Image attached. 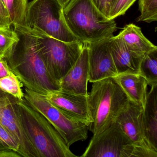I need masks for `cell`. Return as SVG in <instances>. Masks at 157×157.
Returning a JSON list of instances; mask_svg holds the SVG:
<instances>
[{"instance_id":"obj_12","label":"cell","mask_w":157,"mask_h":157,"mask_svg":"<svg viewBox=\"0 0 157 157\" xmlns=\"http://www.w3.org/2000/svg\"><path fill=\"white\" fill-rule=\"evenodd\" d=\"M44 96L65 114L89 126L90 119L88 95L74 94L59 90L49 92Z\"/></svg>"},{"instance_id":"obj_5","label":"cell","mask_w":157,"mask_h":157,"mask_svg":"<svg viewBox=\"0 0 157 157\" xmlns=\"http://www.w3.org/2000/svg\"><path fill=\"white\" fill-rule=\"evenodd\" d=\"M24 26L63 42L79 41L68 28L57 0H33L28 3Z\"/></svg>"},{"instance_id":"obj_22","label":"cell","mask_w":157,"mask_h":157,"mask_svg":"<svg viewBox=\"0 0 157 157\" xmlns=\"http://www.w3.org/2000/svg\"><path fill=\"white\" fill-rule=\"evenodd\" d=\"M140 15L137 21L150 23L157 21V0H139Z\"/></svg>"},{"instance_id":"obj_19","label":"cell","mask_w":157,"mask_h":157,"mask_svg":"<svg viewBox=\"0 0 157 157\" xmlns=\"http://www.w3.org/2000/svg\"><path fill=\"white\" fill-rule=\"evenodd\" d=\"M7 8L13 29L24 26L28 0H1Z\"/></svg>"},{"instance_id":"obj_29","label":"cell","mask_w":157,"mask_h":157,"mask_svg":"<svg viewBox=\"0 0 157 157\" xmlns=\"http://www.w3.org/2000/svg\"><path fill=\"white\" fill-rule=\"evenodd\" d=\"M57 1L64 10L70 4L72 0H57Z\"/></svg>"},{"instance_id":"obj_8","label":"cell","mask_w":157,"mask_h":157,"mask_svg":"<svg viewBox=\"0 0 157 157\" xmlns=\"http://www.w3.org/2000/svg\"><path fill=\"white\" fill-rule=\"evenodd\" d=\"M82 157H149L137 147L114 122L102 132L93 135Z\"/></svg>"},{"instance_id":"obj_7","label":"cell","mask_w":157,"mask_h":157,"mask_svg":"<svg viewBox=\"0 0 157 157\" xmlns=\"http://www.w3.org/2000/svg\"><path fill=\"white\" fill-rule=\"evenodd\" d=\"M24 99L30 106L50 122L68 147H70L75 142L84 141L88 138L89 126L65 114L44 95L25 88Z\"/></svg>"},{"instance_id":"obj_6","label":"cell","mask_w":157,"mask_h":157,"mask_svg":"<svg viewBox=\"0 0 157 157\" xmlns=\"http://www.w3.org/2000/svg\"><path fill=\"white\" fill-rule=\"evenodd\" d=\"M26 28L36 37L48 71L59 83L78 58L85 44L79 41L63 42Z\"/></svg>"},{"instance_id":"obj_11","label":"cell","mask_w":157,"mask_h":157,"mask_svg":"<svg viewBox=\"0 0 157 157\" xmlns=\"http://www.w3.org/2000/svg\"><path fill=\"white\" fill-rule=\"evenodd\" d=\"M108 38L87 44L89 49V82H92L117 75L110 52Z\"/></svg>"},{"instance_id":"obj_17","label":"cell","mask_w":157,"mask_h":157,"mask_svg":"<svg viewBox=\"0 0 157 157\" xmlns=\"http://www.w3.org/2000/svg\"><path fill=\"white\" fill-rule=\"evenodd\" d=\"M118 35L129 50L140 56L157 49V47L144 36L140 28L133 24L125 26Z\"/></svg>"},{"instance_id":"obj_4","label":"cell","mask_w":157,"mask_h":157,"mask_svg":"<svg viewBox=\"0 0 157 157\" xmlns=\"http://www.w3.org/2000/svg\"><path fill=\"white\" fill-rule=\"evenodd\" d=\"M63 16L71 33L84 44L111 38L117 30L114 20L105 17L90 0H72Z\"/></svg>"},{"instance_id":"obj_1","label":"cell","mask_w":157,"mask_h":157,"mask_svg":"<svg viewBox=\"0 0 157 157\" xmlns=\"http://www.w3.org/2000/svg\"><path fill=\"white\" fill-rule=\"evenodd\" d=\"M14 30L19 41L4 58L12 72L25 88L42 95L60 90L59 83L48 70L36 37L25 26Z\"/></svg>"},{"instance_id":"obj_9","label":"cell","mask_w":157,"mask_h":157,"mask_svg":"<svg viewBox=\"0 0 157 157\" xmlns=\"http://www.w3.org/2000/svg\"><path fill=\"white\" fill-rule=\"evenodd\" d=\"M16 100L15 97L0 90V124L19 144L22 157H39L22 125Z\"/></svg>"},{"instance_id":"obj_2","label":"cell","mask_w":157,"mask_h":157,"mask_svg":"<svg viewBox=\"0 0 157 157\" xmlns=\"http://www.w3.org/2000/svg\"><path fill=\"white\" fill-rule=\"evenodd\" d=\"M130 101L114 78L93 82L88 94L90 119L89 130L93 135L105 130L115 122Z\"/></svg>"},{"instance_id":"obj_21","label":"cell","mask_w":157,"mask_h":157,"mask_svg":"<svg viewBox=\"0 0 157 157\" xmlns=\"http://www.w3.org/2000/svg\"><path fill=\"white\" fill-rule=\"evenodd\" d=\"M17 32L11 28H0V59H4L8 51L19 41Z\"/></svg>"},{"instance_id":"obj_14","label":"cell","mask_w":157,"mask_h":157,"mask_svg":"<svg viewBox=\"0 0 157 157\" xmlns=\"http://www.w3.org/2000/svg\"><path fill=\"white\" fill-rule=\"evenodd\" d=\"M109 47L117 75L123 73L139 74L143 57L129 50L118 35L110 38Z\"/></svg>"},{"instance_id":"obj_13","label":"cell","mask_w":157,"mask_h":157,"mask_svg":"<svg viewBox=\"0 0 157 157\" xmlns=\"http://www.w3.org/2000/svg\"><path fill=\"white\" fill-rule=\"evenodd\" d=\"M89 49L85 44L78 59L59 82L60 90L80 95H88Z\"/></svg>"},{"instance_id":"obj_20","label":"cell","mask_w":157,"mask_h":157,"mask_svg":"<svg viewBox=\"0 0 157 157\" xmlns=\"http://www.w3.org/2000/svg\"><path fill=\"white\" fill-rule=\"evenodd\" d=\"M23 86V84L14 73L0 78V90L21 101L24 99Z\"/></svg>"},{"instance_id":"obj_26","label":"cell","mask_w":157,"mask_h":157,"mask_svg":"<svg viewBox=\"0 0 157 157\" xmlns=\"http://www.w3.org/2000/svg\"><path fill=\"white\" fill-rule=\"evenodd\" d=\"M11 21L9 12L1 0H0V28H11Z\"/></svg>"},{"instance_id":"obj_18","label":"cell","mask_w":157,"mask_h":157,"mask_svg":"<svg viewBox=\"0 0 157 157\" xmlns=\"http://www.w3.org/2000/svg\"><path fill=\"white\" fill-rule=\"evenodd\" d=\"M139 74L147 81L150 87L157 84V49L144 55L141 60Z\"/></svg>"},{"instance_id":"obj_16","label":"cell","mask_w":157,"mask_h":157,"mask_svg":"<svg viewBox=\"0 0 157 157\" xmlns=\"http://www.w3.org/2000/svg\"><path fill=\"white\" fill-rule=\"evenodd\" d=\"M131 101L144 106L147 94V81L139 74L123 73L114 77Z\"/></svg>"},{"instance_id":"obj_3","label":"cell","mask_w":157,"mask_h":157,"mask_svg":"<svg viewBox=\"0 0 157 157\" xmlns=\"http://www.w3.org/2000/svg\"><path fill=\"white\" fill-rule=\"evenodd\" d=\"M23 128L39 157H76L53 125L24 99L16 100Z\"/></svg>"},{"instance_id":"obj_28","label":"cell","mask_w":157,"mask_h":157,"mask_svg":"<svg viewBox=\"0 0 157 157\" xmlns=\"http://www.w3.org/2000/svg\"><path fill=\"white\" fill-rule=\"evenodd\" d=\"M9 150H10V149L3 142L0 140V157H2V154L4 153V151Z\"/></svg>"},{"instance_id":"obj_10","label":"cell","mask_w":157,"mask_h":157,"mask_svg":"<svg viewBox=\"0 0 157 157\" xmlns=\"http://www.w3.org/2000/svg\"><path fill=\"white\" fill-rule=\"evenodd\" d=\"M143 107L130 101L115 122L135 146L146 152L149 157H157V151L147 142L142 122Z\"/></svg>"},{"instance_id":"obj_24","label":"cell","mask_w":157,"mask_h":157,"mask_svg":"<svg viewBox=\"0 0 157 157\" xmlns=\"http://www.w3.org/2000/svg\"><path fill=\"white\" fill-rule=\"evenodd\" d=\"M0 140L3 142L9 148L14 151L20 154V147L19 144L13 136L11 135L10 133L1 124H0Z\"/></svg>"},{"instance_id":"obj_27","label":"cell","mask_w":157,"mask_h":157,"mask_svg":"<svg viewBox=\"0 0 157 157\" xmlns=\"http://www.w3.org/2000/svg\"><path fill=\"white\" fill-rule=\"evenodd\" d=\"M13 72L4 59H0V78L11 75Z\"/></svg>"},{"instance_id":"obj_25","label":"cell","mask_w":157,"mask_h":157,"mask_svg":"<svg viewBox=\"0 0 157 157\" xmlns=\"http://www.w3.org/2000/svg\"><path fill=\"white\" fill-rule=\"evenodd\" d=\"M97 10L105 17L110 19V11L113 0H90Z\"/></svg>"},{"instance_id":"obj_15","label":"cell","mask_w":157,"mask_h":157,"mask_svg":"<svg viewBox=\"0 0 157 157\" xmlns=\"http://www.w3.org/2000/svg\"><path fill=\"white\" fill-rule=\"evenodd\" d=\"M142 122L145 138L157 151V84L151 87L143 106Z\"/></svg>"},{"instance_id":"obj_23","label":"cell","mask_w":157,"mask_h":157,"mask_svg":"<svg viewBox=\"0 0 157 157\" xmlns=\"http://www.w3.org/2000/svg\"><path fill=\"white\" fill-rule=\"evenodd\" d=\"M136 0H113L110 11V20L124 15L126 12L134 4Z\"/></svg>"}]
</instances>
